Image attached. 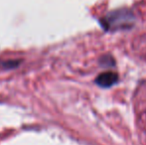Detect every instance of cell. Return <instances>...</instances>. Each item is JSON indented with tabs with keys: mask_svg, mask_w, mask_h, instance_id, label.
Listing matches in <instances>:
<instances>
[{
	"mask_svg": "<svg viewBox=\"0 0 146 145\" xmlns=\"http://www.w3.org/2000/svg\"><path fill=\"white\" fill-rule=\"evenodd\" d=\"M118 81V75L114 72H104L96 77V83L102 87H110Z\"/></svg>",
	"mask_w": 146,
	"mask_h": 145,
	"instance_id": "obj_2",
	"label": "cell"
},
{
	"mask_svg": "<svg viewBox=\"0 0 146 145\" xmlns=\"http://www.w3.org/2000/svg\"><path fill=\"white\" fill-rule=\"evenodd\" d=\"M19 62H20V60L7 61V62H4L3 64H2V66H3V68H6V69H13V68H16V67L20 64Z\"/></svg>",
	"mask_w": 146,
	"mask_h": 145,
	"instance_id": "obj_3",
	"label": "cell"
},
{
	"mask_svg": "<svg viewBox=\"0 0 146 145\" xmlns=\"http://www.w3.org/2000/svg\"><path fill=\"white\" fill-rule=\"evenodd\" d=\"M131 14L127 10H118L108 14L104 20H100L104 29H123L129 28L131 21Z\"/></svg>",
	"mask_w": 146,
	"mask_h": 145,
	"instance_id": "obj_1",
	"label": "cell"
}]
</instances>
